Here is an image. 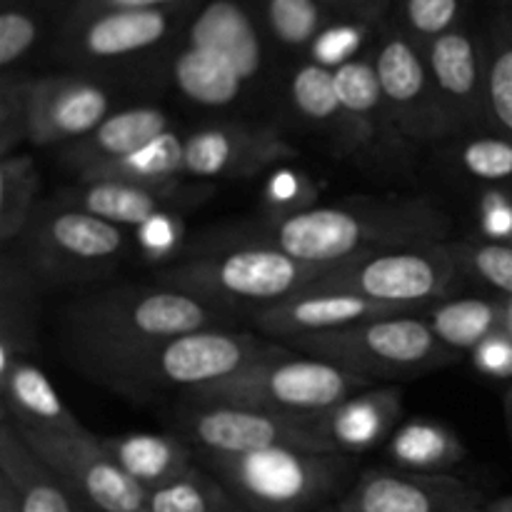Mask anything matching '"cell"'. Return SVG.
Listing matches in <instances>:
<instances>
[{
    "label": "cell",
    "instance_id": "cell-1",
    "mask_svg": "<svg viewBox=\"0 0 512 512\" xmlns=\"http://www.w3.org/2000/svg\"><path fill=\"white\" fill-rule=\"evenodd\" d=\"M220 323V308L183 290L118 285L73 300L60 318V338L75 365L103 383L155 345Z\"/></svg>",
    "mask_w": 512,
    "mask_h": 512
},
{
    "label": "cell",
    "instance_id": "cell-2",
    "mask_svg": "<svg viewBox=\"0 0 512 512\" xmlns=\"http://www.w3.org/2000/svg\"><path fill=\"white\" fill-rule=\"evenodd\" d=\"M450 230V218L428 200H350L310 205L263 230L258 245H270L303 263L340 265L373 253L435 245Z\"/></svg>",
    "mask_w": 512,
    "mask_h": 512
},
{
    "label": "cell",
    "instance_id": "cell-3",
    "mask_svg": "<svg viewBox=\"0 0 512 512\" xmlns=\"http://www.w3.org/2000/svg\"><path fill=\"white\" fill-rule=\"evenodd\" d=\"M370 380L303 353H275L243 373L185 393V405H233L290 418H315L350 395L370 388Z\"/></svg>",
    "mask_w": 512,
    "mask_h": 512
},
{
    "label": "cell",
    "instance_id": "cell-4",
    "mask_svg": "<svg viewBox=\"0 0 512 512\" xmlns=\"http://www.w3.org/2000/svg\"><path fill=\"white\" fill-rule=\"evenodd\" d=\"M198 458L250 512H318L343 498L348 478L343 453L273 448Z\"/></svg>",
    "mask_w": 512,
    "mask_h": 512
},
{
    "label": "cell",
    "instance_id": "cell-5",
    "mask_svg": "<svg viewBox=\"0 0 512 512\" xmlns=\"http://www.w3.org/2000/svg\"><path fill=\"white\" fill-rule=\"evenodd\" d=\"M338 265H313L293 258L270 245H243L218 255L185 260L158 270L155 278L165 288L183 290L210 305L283 303L303 290L313 288L318 280L333 273Z\"/></svg>",
    "mask_w": 512,
    "mask_h": 512
},
{
    "label": "cell",
    "instance_id": "cell-6",
    "mask_svg": "<svg viewBox=\"0 0 512 512\" xmlns=\"http://www.w3.org/2000/svg\"><path fill=\"white\" fill-rule=\"evenodd\" d=\"M275 353V345L263 343L250 333L220 328L193 330L138 355L123 368L113 370L103 383L138 398L163 390H183L185 395L205 385L223 383Z\"/></svg>",
    "mask_w": 512,
    "mask_h": 512
},
{
    "label": "cell",
    "instance_id": "cell-7",
    "mask_svg": "<svg viewBox=\"0 0 512 512\" xmlns=\"http://www.w3.org/2000/svg\"><path fill=\"white\" fill-rule=\"evenodd\" d=\"M288 345L310 358L340 365L370 383L428 373L458 360V353L440 343L428 320L418 313L375 318L333 333L290 340Z\"/></svg>",
    "mask_w": 512,
    "mask_h": 512
},
{
    "label": "cell",
    "instance_id": "cell-8",
    "mask_svg": "<svg viewBox=\"0 0 512 512\" xmlns=\"http://www.w3.org/2000/svg\"><path fill=\"white\" fill-rule=\"evenodd\" d=\"M20 245V260L35 283L58 285L110 273L123 260L128 238L118 225L53 200L43 208L38 205Z\"/></svg>",
    "mask_w": 512,
    "mask_h": 512
},
{
    "label": "cell",
    "instance_id": "cell-9",
    "mask_svg": "<svg viewBox=\"0 0 512 512\" xmlns=\"http://www.w3.org/2000/svg\"><path fill=\"white\" fill-rule=\"evenodd\" d=\"M460 263L453 245L385 250L340 263L333 273L313 285L315 290H343L373 303L415 310L440 298L458 280Z\"/></svg>",
    "mask_w": 512,
    "mask_h": 512
},
{
    "label": "cell",
    "instance_id": "cell-10",
    "mask_svg": "<svg viewBox=\"0 0 512 512\" xmlns=\"http://www.w3.org/2000/svg\"><path fill=\"white\" fill-rule=\"evenodd\" d=\"M173 428L198 455H250L273 448L338 453L320 433L315 418H290L233 405H185L173 418Z\"/></svg>",
    "mask_w": 512,
    "mask_h": 512
},
{
    "label": "cell",
    "instance_id": "cell-11",
    "mask_svg": "<svg viewBox=\"0 0 512 512\" xmlns=\"http://www.w3.org/2000/svg\"><path fill=\"white\" fill-rule=\"evenodd\" d=\"M40 460L50 465L88 512H150V493L130 478L88 428L75 433L18 430Z\"/></svg>",
    "mask_w": 512,
    "mask_h": 512
},
{
    "label": "cell",
    "instance_id": "cell-12",
    "mask_svg": "<svg viewBox=\"0 0 512 512\" xmlns=\"http://www.w3.org/2000/svg\"><path fill=\"white\" fill-rule=\"evenodd\" d=\"M338 512H485L483 495L448 473L365 470L335 503Z\"/></svg>",
    "mask_w": 512,
    "mask_h": 512
},
{
    "label": "cell",
    "instance_id": "cell-13",
    "mask_svg": "<svg viewBox=\"0 0 512 512\" xmlns=\"http://www.w3.org/2000/svg\"><path fill=\"white\" fill-rule=\"evenodd\" d=\"M373 63L383 88L388 118L400 133L413 140H428L448 133L428 63L420 58L410 40L400 35L388 38Z\"/></svg>",
    "mask_w": 512,
    "mask_h": 512
},
{
    "label": "cell",
    "instance_id": "cell-14",
    "mask_svg": "<svg viewBox=\"0 0 512 512\" xmlns=\"http://www.w3.org/2000/svg\"><path fill=\"white\" fill-rule=\"evenodd\" d=\"M293 155L295 148L275 125H213L185 138V175L203 180L250 178Z\"/></svg>",
    "mask_w": 512,
    "mask_h": 512
},
{
    "label": "cell",
    "instance_id": "cell-15",
    "mask_svg": "<svg viewBox=\"0 0 512 512\" xmlns=\"http://www.w3.org/2000/svg\"><path fill=\"white\" fill-rule=\"evenodd\" d=\"M110 98L83 78H38L28 83V140L40 148L78 143L108 118Z\"/></svg>",
    "mask_w": 512,
    "mask_h": 512
},
{
    "label": "cell",
    "instance_id": "cell-16",
    "mask_svg": "<svg viewBox=\"0 0 512 512\" xmlns=\"http://www.w3.org/2000/svg\"><path fill=\"white\" fill-rule=\"evenodd\" d=\"M408 313H415V310L373 303V300L360 298L355 293H343V290L308 288L303 293L293 295V298L283 300V303L255 310V323L270 338L290 343V340L333 333V330L368 323V320L375 318Z\"/></svg>",
    "mask_w": 512,
    "mask_h": 512
},
{
    "label": "cell",
    "instance_id": "cell-17",
    "mask_svg": "<svg viewBox=\"0 0 512 512\" xmlns=\"http://www.w3.org/2000/svg\"><path fill=\"white\" fill-rule=\"evenodd\" d=\"M428 70L443 110L445 130L460 133L475 128L488 115L485 73L478 45L463 30H450L430 40Z\"/></svg>",
    "mask_w": 512,
    "mask_h": 512
},
{
    "label": "cell",
    "instance_id": "cell-18",
    "mask_svg": "<svg viewBox=\"0 0 512 512\" xmlns=\"http://www.w3.org/2000/svg\"><path fill=\"white\" fill-rule=\"evenodd\" d=\"M203 190L173 185H133V183H78L58 193L55 203L83 210L100 220L125 228H140L158 215L170 213L180 203H195Z\"/></svg>",
    "mask_w": 512,
    "mask_h": 512
},
{
    "label": "cell",
    "instance_id": "cell-19",
    "mask_svg": "<svg viewBox=\"0 0 512 512\" xmlns=\"http://www.w3.org/2000/svg\"><path fill=\"white\" fill-rule=\"evenodd\" d=\"M0 480L18 512H88L45 460L28 448L18 430L0 418Z\"/></svg>",
    "mask_w": 512,
    "mask_h": 512
},
{
    "label": "cell",
    "instance_id": "cell-20",
    "mask_svg": "<svg viewBox=\"0 0 512 512\" xmlns=\"http://www.w3.org/2000/svg\"><path fill=\"white\" fill-rule=\"evenodd\" d=\"M403 395L395 385L365 388L350 395L323 415H315L318 428L335 450L343 455H358L375 448L395 433L403 413Z\"/></svg>",
    "mask_w": 512,
    "mask_h": 512
},
{
    "label": "cell",
    "instance_id": "cell-21",
    "mask_svg": "<svg viewBox=\"0 0 512 512\" xmlns=\"http://www.w3.org/2000/svg\"><path fill=\"white\" fill-rule=\"evenodd\" d=\"M0 418L15 430L75 433L85 428L63 403L45 370L28 358L13 363V368L0 375Z\"/></svg>",
    "mask_w": 512,
    "mask_h": 512
},
{
    "label": "cell",
    "instance_id": "cell-22",
    "mask_svg": "<svg viewBox=\"0 0 512 512\" xmlns=\"http://www.w3.org/2000/svg\"><path fill=\"white\" fill-rule=\"evenodd\" d=\"M170 130V118L155 105H135L108 115L98 128L63 153L75 173L128 158Z\"/></svg>",
    "mask_w": 512,
    "mask_h": 512
},
{
    "label": "cell",
    "instance_id": "cell-23",
    "mask_svg": "<svg viewBox=\"0 0 512 512\" xmlns=\"http://www.w3.org/2000/svg\"><path fill=\"white\" fill-rule=\"evenodd\" d=\"M190 45L223 55L245 83L258 78L263 68V48L250 15L235 0H213L190 25Z\"/></svg>",
    "mask_w": 512,
    "mask_h": 512
},
{
    "label": "cell",
    "instance_id": "cell-24",
    "mask_svg": "<svg viewBox=\"0 0 512 512\" xmlns=\"http://www.w3.org/2000/svg\"><path fill=\"white\" fill-rule=\"evenodd\" d=\"M100 440L115 463L148 493L180 478L195 465L193 458H198L193 445L168 433H128Z\"/></svg>",
    "mask_w": 512,
    "mask_h": 512
},
{
    "label": "cell",
    "instance_id": "cell-25",
    "mask_svg": "<svg viewBox=\"0 0 512 512\" xmlns=\"http://www.w3.org/2000/svg\"><path fill=\"white\" fill-rule=\"evenodd\" d=\"M168 30L170 18L165 10H113L85 20L78 33V50L95 60L125 58L158 45Z\"/></svg>",
    "mask_w": 512,
    "mask_h": 512
},
{
    "label": "cell",
    "instance_id": "cell-26",
    "mask_svg": "<svg viewBox=\"0 0 512 512\" xmlns=\"http://www.w3.org/2000/svg\"><path fill=\"white\" fill-rule=\"evenodd\" d=\"M3 288H0V375L13 363L28 358L35 325V278L23 260L13 263L3 255Z\"/></svg>",
    "mask_w": 512,
    "mask_h": 512
},
{
    "label": "cell",
    "instance_id": "cell-27",
    "mask_svg": "<svg viewBox=\"0 0 512 512\" xmlns=\"http://www.w3.org/2000/svg\"><path fill=\"white\" fill-rule=\"evenodd\" d=\"M390 460L410 473H445L463 463L468 450L463 440L435 420H405L388 440Z\"/></svg>",
    "mask_w": 512,
    "mask_h": 512
},
{
    "label": "cell",
    "instance_id": "cell-28",
    "mask_svg": "<svg viewBox=\"0 0 512 512\" xmlns=\"http://www.w3.org/2000/svg\"><path fill=\"white\" fill-rule=\"evenodd\" d=\"M185 175V138L168 130L128 158L98 165L78 175L80 183H133V185H173Z\"/></svg>",
    "mask_w": 512,
    "mask_h": 512
},
{
    "label": "cell",
    "instance_id": "cell-29",
    "mask_svg": "<svg viewBox=\"0 0 512 512\" xmlns=\"http://www.w3.org/2000/svg\"><path fill=\"white\" fill-rule=\"evenodd\" d=\"M505 318H508V300L458 298L440 303L425 320L440 343L460 353V350H475L483 340L503 330Z\"/></svg>",
    "mask_w": 512,
    "mask_h": 512
},
{
    "label": "cell",
    "instance_id": "cell-30",
    "mask_svg": "<svg viewBox=\"0 0 512 512\" xmlns=\"http://www.w3.org/2000/svg\"><path fill=\"white\" fill-rule=\"evenodd\" d=\"M175 85L185 98L205 108H225L243 93L245 80L223 55L203 48H188L173 63Z\"/></svg>",
    "mask_w": 512,
    "mask_h": 512
},
{
    "label": "cell",
    "instance_id": "cell-31",
    "mask_svg": "<svg viewBox=\"0 0 512 512\" xmlns=\"http://www.w3.org/2000/svg\"><path fill=\"white\" fill-rule=\"evenodd\" d=\"M333 70L340 108H343L345 120H348V135L355 140L373 138L380 130L383 118H388L375 63L353 58Z\"/></svg>",
    "mask_w": 512,
    "mask_h": 512
},
{
    "label": "cell",
    "instance_id": "cell-32",
    "mask_svg": "<svg viewBox=\"0 0 512 512\" xmlns=\"http://www.w3.org/2000/svg\"><path fill=\"white\" fill-rule=\"evenodd\" d=\"M40 168L33 155L13 153L0 160V245L23 238L38 210Z\"/></svg>",
    "mask_w": 512,
    "mask_h": 512
},
{
    "label": "cell",
    "instance_id": "cell-33",
    "mask_svg": "<svg viewBox=\"0 0 512 512\" xmlns=\"http://www.w3.org/2000/svg\"><path fill=\"white\" fill-rule=\"evenodd\" d=\"M150 512H250L210 470L193 465L163 488L150 490Z\"/></svg>",
    "mask_w": 512,
    "mask_h": 512
},
{
    "label": "cell",
    "instance_id": "cell-34",
    "mask_svg": "<svg viewBox=\"0 0 512 512\" xmlns=\"http://www.w3.org/2000/svg\"><path fill=\"white\" fill-rule=\"evenodd\" d=\"M293 105L305 120L315 125H335L343 135H348V120L340 108L338 90H335V70L328 65L308 63L295 70L290 80Z\"/></svg>",
    "mask_w": 512,
    "mask_h": 512
},
{
    "label": "cell",
    "instance_id": "cell-35",
    "mask_svg": "<svg viewBox=\"0 0 512 512\" xmlns=\"http://www.w3.org/2000/svg\"><path fill=\"white\" fill-rule=\"evenodd\" d=\"M485 93H488V115L512 138V30H505L495 40L485 70Z\"/></svg>",
    "mask_w": 512,
    "mask_h": 512
},
{
    "label": "cell",
    "instance_id": "cell-36",
    "mask_svg": "<svg viewBox=\"0 0 512 512\" xmlns=\"http://www.w3.org/2000/svg\"><path fill=\"white\" fill-rule=\"evenodd\" d=\"M268 20L275 38L290 48H303L323 28L315 0H268Z\"/></svg>",
    "mask_w": 512,
    "mask_h": 512
},
{
    "label": "cell",
    "instance_id": "cell-37",
    "mask_svg": "<svg viewBox=\"0 0 512 512\" xmlns=\"http://www.w3.org/2000/svg\"><path fill=\"white\" fill-rule=\"evenodd\" d=\"M460 270H468L483 283L493 285L512 298V245L508 243H463L453 245Z\"/></svg>",
    "mask_w": 512,
    "mask_h": 512
},
{
    "label": "cell",
    "instance_id": "cell-38",
    "mask_svg": "<svg viewBox=\"0 0 512 512\" xmlns=\"http://www.w3.org/2000/svg\"><path fill=\"white\" fill-rule=\"evenodd\" d=\"M468 175L483 183H508L512 180V138L483 135L463 145L458 155Z\"/></svg>",
    "mask_w": 512,
    "mask_h": 512
},
{
    "label": "cell",
    "instance_id": "cell-39",
    "mask_svg": "<svg viewBox=\"0 0 512 512\" xmlns=\"http://www.w3.org/2000/svg\"><path fill=\"white\" fill-rule=\"evenodd\" d=\"M28 83L5 78L0 88V158L13 155L28 140Z\"/></svg>",
    "mask_w": 512,
    "mask_h": 512
},
{
    "label": "cell",
    "instance_id": "cell-40",
    "mask_svg": "<svg viewBox=\"0 0 512 512\" xmlns=\"http://www.w3.org/2000/svg\"><path fill=\"white\" fill-rule=\"evenodd\" d=\"M460 13V0H408L405 15L418 35L435 40L450 33Z\"/></svg>",
    "mask_w": 512,
    "mask_h": 512
},
{
    "label": "cell",
    "instance_id": "cell-41",
    "mask_svg": "<svg viewBox=\"0 0 512 512\" xmlns=\"http://www.w3.org/2000/svg\"><path fill=\"white\" fill-rule=\"evenodd\" d=\"M38 40V23L23 10H5L0 15V65L18 63Z\"/></svg>",
    "mask_w": 512,
    "mask_h": 512
},
{
    "label": "cell",
    "instance_id": "cell-42",
    "mask_svg": "<svg viewBox=\"0 0 512 512\" xmlns=\"http://www.w3.org/2000/svg\"><path fill=\"white\" fill-rule=\"evenodd\" d=\"M473 363L485 378H512V335L498 330L473 350Z\"/></svg>",
    "mask_w": 512,
    "mask_h": 512
},
{
    "label": "cell",
    "instance_id": "cell-43",
    "mask_svg": "<svg viewBox=\"0 0 512 512\" xmlns=\"http://www.w3.org/2000/svg\"><path fill=\"white\" fill-rule=\"evenodd\" d=\"M138 235L140 245H143V250L150 258H168L178 248L183 225H180V218H175L173 213H163L158 218L148 220L145 225H140Z\"/></svg>",
    "mask_w": 512,
    "mask_h": 512
},
{
    "label": "cell",
    "instance_id": "cell-44",
    "mask_svg": "<svg viewBox=\"0 0 512 512\" xmlns=\"http://www.w3.org/2000/svg\"><path fill=\"white\" fill-rule=\"evenodd\" d=\"M358 48V33H353L350 28H340L333 30V33L320 35L318 45H315V55H318L320 65H330L335 63V68L348 60H353V50Z\"/></svg>",
    "mask_w": 512,
    "mask_h": 512
},
{
    "label": "cell",
    "instance_id": "cell-45",
    "mask_svg": "<svg viewBox=\"0 0 512 512\" xmlns=\"http://www.w3.org/2000/svg\"><path fill=\"white\" fill-rule=\"evenodd\" d=\"M483 230L498 243L512 238V203L508 195H488L483 203Z\"/></svg>",
    "mask_w": 512,
    "mask_h": 512
},
{
    "label": "cell",
    "instance_id": "cell-46",
    "mask_svg": "<svg viewBox=\"0 0 512 512\" xmlns=\"http://www.w3.org/2000/svg\"><path fill=\"white\" fill-rule=\"evenodd\" d=\"M173 3H180V0H83L78 18L88 20L100 13H113V10H163L165 5Z\"/></svg>",
    "mask_w": 512,
    "mask_h": 512
},
{
    "label": "cell",
    "instance_id": "cell-47",
    "mask_svg": "<svg viewBox=\"0 0 512 512\" xmlns=\"http://www.w3.org/2000/svg\"><path fill=\"white\" fill-rule=\"evenodd\" d=\"M270 200H298L303 198V178H295L290 173H280L270 180L268 185Z\"/></svg>",
    "mask_w": 512,
    "mask_h": 512
},
{
    "label": "cell",
    "instance_id": "cell-48",
    "mask_svg": "<svg viewBox=\"0 0 512 512\" xmlns=\"http://www.w3.org/2000/svg\"><path fill=\"white\" fill-rule=\"evenodd\" d=\"M0 512H18V508H15L13 493H10V488L3 483V480H0Z\"/></svg>",
    "mask_w": 512,
    "mask_h": 512
},
{
    "label": "cell",
    "instance_id": "cell-49",
    "mask_svg": "<svg viewBox=\"0 0 512 512\" xmlns=\"http://www.w3.org/2000/svg\"><path fill=\"white\" fill-rule=\"evenodd\" d=\"M485 512H512V495L510 498H500L495 503H488V510Z\"/></svg>",
    "mask_w": 512,
    "mask_h": 512
},
{
    "label": "cell",
    "instance_id": "cell-50",
    "mask_svg": "<svg viewBox=\"0 0 512 512\" xmlns=\"http://www.w3.org/2000/svg\"><path fill=\"white\" fill-rule=\"evenodd\" d=\"M505 413H508V428H510V438H512V388L508 390V400H505Z\"/></svg>",
    "mask_w": 512,
    "mask_h": 512
},
{
    "label": "cell",
    "instance_id": "cell-51",
    "mask_svg": "<svg viewBox=\"0 0 512 512\" xmlns=\"http://www.w3.org/2000/svg\"><path fill=\"white\" fill-rule=\"evenodd\" d=\"M505 330L512 335V298H508V318H505Z\"/></svg>",
    "mask_w": 512,
    "mask_h": 512
},
{
    "label": "cell",
    "instance_id": "cell-52",
    "mask_svg": "<svg viewBox=\"0 0 512 512\" xmlns=\"http://www.w3.org/2000/svg\"><path fill=\"white\" fill-rule=\"evenodd\" d=\"M318 512H338V510H335V505H328V508H323V510H318Z\"/></svg>",
    "mask_w": 512,
    "mask_h": 512
}]
</instances>
